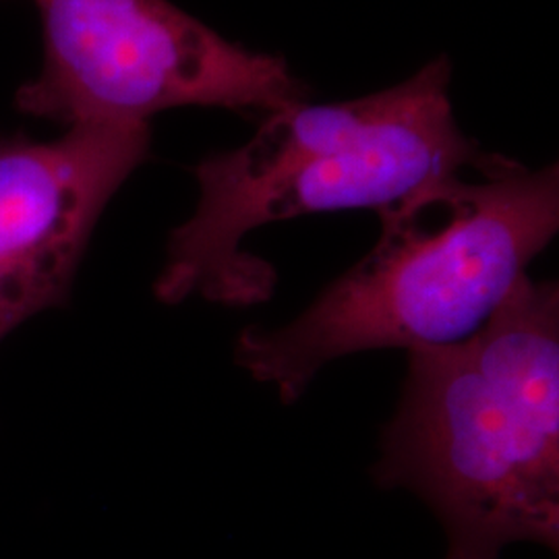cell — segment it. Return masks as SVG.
Returning a JSON list of instances; mask_svg holds the SVG:
<instances>
[{
	"instance_id": "3957f363",
	"label": "cell",
	"mask_w": 559,
	"mask_h": 559,
	"mask_svg": "<svg viewBox=\"0 0 559 559\" xmlns=\"http://www.w3.org/2000/svg\"><path fill=\"white\" fill-rule=\"evenodd\" d=\"M450 75V60L440 57L380 94L299 102L265 115L245 145L200 162L193 168L200 200L170 233L156 297L168 305L189 297L228 307L263 302L276 274L242 251L251 230L321 212L371 207L380 214L489 160L493 154L454 119Z\"/></svg>"
},
{
	"instance_id": "5b68a950",
	"label": "cell",
	"mask_w": 559,
	"mask_h": 559,
	"mask_svg": "<svg viewBox=\"0 0 559 559\" xmlns=\"http://www.w3.org/2000/svg\"><path fill=\"white\" fill-rule=\"evenodd\" d=\"M147 152L150 124L0 135V340L69 297L104 207Z\"/></svg>"
},
{
	"instance_id": "7a4b0ae2",
	"label": "cell",
	"mask_w": 559,
	"mask_h": 559,
	"mask_svg": "<svg viewBox=\"0 0 559 559\" xmlns=\"http://www.w3.org/2000/svg\"><path fill=\"white\" fill-rule=\"evenodd\" d=\"M376 247L282 328L249 325L235 359L299 400L321 369L362 350L471 338L559 228V170L493 154L380 212Z\"/></svg>"
},
{
	"instance_id": "6da1fadb",
	"label": "cell",
	"mask_w": 559,
	"mask_h": 559,
	"mask_svg": "<svg viewBox=\"0 0 559 559\" xmlns=\"http://www.w3.org/2000/svg\"><path fill=\"white\" fill-rule=\"evenodd\" d=\"M373 479L425 501L445 559L559 549V288L528 276L471 338L408 350Z\"/></svg>"
},
{
	"instance_id": "277c9868",
	"label": "cell",
	"mask_w": 559,
	"mask_h": 559,
	"mask_svg": "<svg viewBox=\"0 0 559 559\" xmlns=\"http://www.w3.org/2000/svg\"><path fill=\"white\" fill-rule=\"evenodd\" d=\"M44 64L17 108L75 124H150L180 106L272 115L305 102L280 57L222 38L168 0H34Z\"/></svg>"
}]
</instances>
